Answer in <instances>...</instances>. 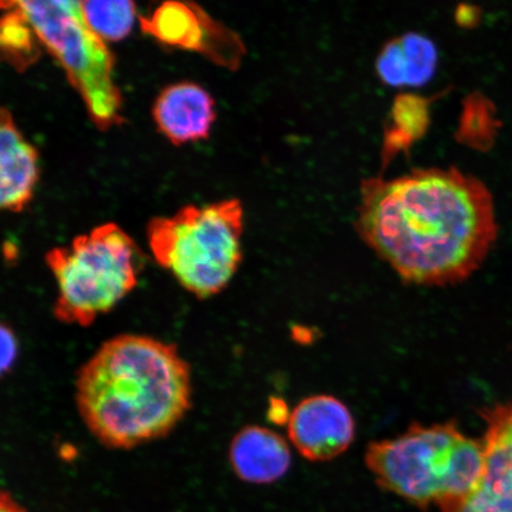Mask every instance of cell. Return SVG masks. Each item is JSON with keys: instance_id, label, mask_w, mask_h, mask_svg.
<instances>
[{"instance_id": "obj_1", "label": "cell", "mask_w": 512, "mask_h": 512, "mask_svg": "<svg viewBox=\"0 0 512 512\" xmlns=\"http://www.w3.org/2000/svg\"><path fill=\"white\" fill-rule=\"evenodd\" d=\"M355 227L405 283L419 286L463 283L498 236L491 192L456 168L366 179Z\"/></svg>"}, {"instance_id": "obj_2", "label": "cell", "mask_w": 512, "mask_h": 512, "mask_svg": "<svg viewBox=\"0 0 512 512\" xmlns=\"http://www.w3.org/2000/svg\"><path fill=\"white\" fill-rule=\"evenodd\" d=\"M76 405L102 445L163 438L191 407V370L176 345L144 335L108 339L76 375Z\"/></svg>"}, {"instance_id": "obj_3", "label": "cell", "mask_w": 512, "mask_h": 512, "mask_svg": "<svg viewBox=\"0 0 512 512\" xmlns=\"http://www.w3.org/2000/svg\"><path fill=\"white\" fill-rule=\"evenodd\" d=\"M243 207L226 200L155 217L146 228L153 259L198 299L219 294L242 262Z\"/></svg>"}, {"instance_id": "obj_4", "label": "cell", "mask_w": 512, "mask_h": 512, "mask_svg": "<svg viewBox=\"0 0 512 512\" xmlns=\"http://www.w3.org/2000/svg\"><path fill=\"white\" fill-rule=\"evenodd\" d=\"M47 265L57 285L54 316L87 328L114 309L139 283L145 256L117 223H104L51 248Z\"/></svg>"}, {"instance_id": "obj_5", "label": "cell", "mask_w": 512, "mask_h": 512, "mask_svg": "<svg viewBox=\"0 0 512 512\" xmlns=\"http://www.w3.org/2000/svg\"><path fill=\"white\" fill-rule=\"evenodd\" d=\"M63 68L100 130L123 123V98L113 80L114 60L83 12V0H11ZM5 11V10H4Z\"/></svg>"}, {"instance_id": "obj_6", "label": "cell", "mask_w": 512, "mask_h": 512, "mask_svg": "<svg viewBox=\"0 0 512 512\" xmlns=\"http://www.w3.org/2000/svg\"><path fill=\"white\" fill-rule=\"evenodd\" d=\"M464 437L454 422L414 424L398 438L369 445L366 462L384 489L420 507L441 508Z\"/></svg>"}, {"instance_id": "obj_7", "label": "cell", "mask_w": 512, "mask_h": 512, "mask_svg": "<svg viewBox=\"0 0 512 512\" xmlns=\"http://www.w3.org/2000/svg\"><path fill=\"white\" fill-rule=\"evenodd\" d=\"M140 24L165 46L196 51L221 66H235L240 59L241 47L232 32L189 0H166Z\"/></svg>"}, {"instance_id": "obj_8", "label": "cell", "mask_w": 512, "mask_h": 512, "mask_svg": "<svg viewBox=\"0 0 512 512\" xmlns=\"http://www.w3.org/2000/svg\"><path fill=\"white\" fill-rule=\"evenodd\" d=\"M288 437L313 462L342 454L355 438V420L349 408L332 395H313L288 415Z\"/></svg>"}, {"instance_id": "obj_9", "label": "cell", "mask_w": 512, "mask_h": 512, "mask_svg": "<svg viewBox=\"0 0 512 512\" xmlns=\"http://www.w3.org/2000/svg\"><path fill=\"white\" fill-rule=\"evenodd\" d=\"M485 466L476 489L446 512H512V403L485 409Z\"/></svg>"}, {"instance_id": "obj_10", "label": "cell", "mask_w": 512, "mask_h": 512, "mask_svg": "<svg viewBox=\"0 0 512 512\" xmlns=\"http://www.w3.org/2000/svg\"><path fill=\"white\" fill-rule=\"evenodd\" d=\"M153 120L172 144L207 139L216 118L215 102L206 89L179 82L163 89L153 105Z\"/></svg>"}, {"instance_id": "obj_11", "label": "cell", "mask_w": 512, "mask_h": 512, "mask_svg": "<svg viewBox=\"0 0 512 512\" xmlns=\"http://www.w3.org/2000/svg\"><path fill=\"white\" fill-rule=\"evenodd\" d=\"M40 177L38 152L21 131L8 110L0 119V206L10 213L28 207Z\"/></svg>"}, {"instance_id": "obj_12", "label": "cell", "mask_w": 512, "mask_h": 512, "mask_svg": "<svg viewBox=\"0 0 512 512\" xmlns=\"http://www.w3.org/2000/svg\"><path fill=\"white\" fill-rule=\"evenodd\" d=\"M229 462L243 482L270 484L290 469L291 452L281 435L260 426H248L235 435Z\"/></svg>"}, {"instance_id": "obj_13", "label": "cell", "mask_w": 512, "mask_h": 512, "mask_svg": "<svg viewBox=\"0 0 512 512\" xmlns=\"http://www.w3.org/2000/svg\"><path fill=\"white\" fill-rule=\"evenodd\" d=\"M437 67V50L430 40L409 34L382 50L377 61L380 78L389 86H418L425 83Z\"/></svg>"}, {"instance_id": "obj_14", "label": "cell", "mask_w": 512, "mask_h": 512, "mask_svg": "<svg viewBox=\"0 0 512 512\" xmlns=\"http://www.w3.org/2000/svg\"><path fill=\"white\" fill-rule=\"evenodd\" d=\"M89 27L102 41L117 42L130 34L136 19L133 0H83Z\"/></svg>"}, {"instance_id": "obj_15", "label": "cell", "mask_w": 512, "mask_h": 512, "mask_svg": "<svg viewBox=\"0 0 512 512\" xmlns=\"http://www.w3.org/2000/svg\"><path fill=\"white\" fill-rule=\"evenodd\" d=\"M36 40L35 32L21 12L14 8L5 10L0 24V44L11 66L23 70L36 61Z\"/></svg>"}, {"instance_id": "obj_16", "label": "cell", "mask_w": 512, "mask_h": 512, "mask_svg": "<svg viewBox=\"0 0 512 512\" xmlns=\"http://www.w3.org/2000/svg\"><path fill=\"white\" fill-rule=\"evenodd\" d=\"M394 126L390 128L388 150H400L425 131L427 125V105L414 96H401L393 111Z\"/></svg>"}, {"instance_id": "obj_17", "label": "cell", "mask_w": 512, "mask_h": 512, "mask_svg": "<svg viewBox=\"0 0 512 512\" xmlns=\"http://www.w3.org/2000/svg\"><path fill=\"white\" fill-rule=\"evenodd\" d=\"M2 374L8 373L14 367L18 357V341L14 330L5 323L2 324Z\"/></svg>"}, {"instance_id": "obj_18", "label": "cell", "mask_w": 512, "mask_h": 512, "mask_svg": "<svg viewBox=\"0 0 512 512\" xmlns=\"http://www.w3.org/2000/svg\"><path fill=\"white\" fill-rule=\"evenodd\" d=\"M0 512H28L21 504H18L9 492H3L0 499Z\"/></svg>"}, {"instance_id": "obj_19", "label": "cell", "mask_w": 512, "mask_h": 512, "mask_svg": "<svg viewBox=\"0 0 512 512\" xmlns=\"http://www.w3.org/2000/svg\"><path fill=\"white\" fill-rule=\"evenodd\" d=\"M11 3V0H2V9L6 10L9 8V5Z\"/></svg>"}]
</instances>
